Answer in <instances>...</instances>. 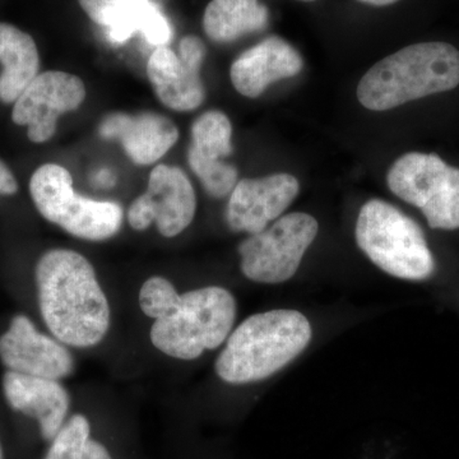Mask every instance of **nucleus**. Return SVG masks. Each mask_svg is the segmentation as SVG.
Segmentation results:
<instances>
[{"mask_svg": "<svg viewBox=\"0 0 459 459\" xmlns=\"http://www.w3.org/2000/svg\"><path fill=\"white\" fill-rule=\"evenodd\" d=\"M312 336L309 320L296 310L255 314L230 333L214 364L217 376L229 385L261 382L298 358Z\"/></svg>", "mask_w": 459, "mask_h": 459, "instance_id": "obj_2", "label": "nucleus"}, {"mask_svg": "<svg viewBox=\"0 0 459 459\" xmlns=\"http://www.w3.org/2000/svg\"><path fill=\"white\" fill-rule=\"evenodd\" d=\"M39 304L45 325L65 346H96L110 327V307L86 256L53 249L35 271Z\"/></svg>", "mask_w": 459, "mask_h": 459, "instance_id": "obj_1", "label": "nucleus"}, {"mask_svg": "<svg viewBox=\"0 0 459 459\" xmlns=\"http://www.w3.org/2000/svg\"><path fill=\"white\" fill-rule=\"evenodd\" d=\"M397 197L420 208L431 229H459V169L433 153L411 152L388 172Z\"/></svg>", "mask_w": 459, "mask_h": 459, "instance_id": "obj_7", "label": "nucleus"}, {"mask_svg": "<svg viewBox=\"0 0 459 459\" xmlns=\"http://www.w3.org/2000/svg\"><path fill=\"white\" fill-rule=\"evenodd\" d=\"M316 234L318 222L310 214H286L240 244L241 272L258 283L286 282L295 276Z\"/></svg>", "mask_w": 459, "mask_h": 459, "instance_id": "obj_8", "label": "nucleus"}, {"mask_svg": "<svg viewBox=\"0 0 459 459\" xmlns=\"http://www.w3.org/2000/svg\"><path fill=\"white\" fill-rule=\"evenodd\" d=\"M204 57V41L192 35L180 41L179 53L168 47L153 51L147 65L148 80L166 108L190 111L201 107L204 100L201 80Z\"/></svg>", "mask_w": 459, "mask_h": 459, "instance_id": "obj_11", "label": "nucleus"}, {"mask_svg": "<svg viewBox=\"0 0 459 459\" xmlns=\"http://www.w3.org/2000/svg\"><path fill=\"white\" fill-rule=\"evenodd\" d=\"M359 2L365 3V4L377 5V7H385V5L394 4L400 0H359Z\"/></svg>", "mask_w": 459, "mask_h": 459, "instance_id": "obj_26", "label": "nucleus"}, {"mask_svg": "<svg viewBox=\"0 0 459 459\" xmlns=\"http://www.w3.org/2000/svg\"><path fill=\"white\" fill-rule=\"evenodd\" d=\"M355 234L359 247L385 273L410 281L433 274L435 262L424 232L394 205L379 199L362 205Z\"/></svg>", "mask_w": 459, "mask_h": 459, "instance_id": "obj_5", "label": "nucleus"}, {"mask_svg": "<svg viewBox=\"0 0 459 459\" xmlns=\"http://www.w3.org/2000/svg\"><path fill=\"white\" fill-rule=\"evenodd\" d=\"M3 391L12 409L39 422L41 437L48 442L65 425L71 398L59 380L8 370L3 377Z\"/></svg>", "mask_w": 459, "mask_h": 459, "instance_id": "obj_16", "label": "nucleus"}, {"mask_svg": "<svg viewBox=\"0 0 459 459\" xmlns=\"http://www.w3.org/2000/svg\"><path fill=\"white\" fill-rule=\"evenodd\" d=\"M0 101L14 104L38 77L40 56L31 36L11 23L0 22Z\"/></svg>", "mask_w": 459, "mask_h": 459, "instance_id": "obj_18", "label": "nucleus"}, {"mask_svg": "<svg viewBox=\"0 0 459 459\" xmlns=\"http://www.w3.org/2000/svg\"><path fill=\"white\" fill-rule=\"evenodd\" d=\"M141 32L143 33L144 39L150 44L155 45L157 48L165 47L172 38L170 23L161 11L156 7V4H153V7L148 12L147 17L144 18Z\"/></svg>", "mask_w": 459, "mask_h": 459, "instance_id": "obj_23", "label": "nucleus"}, {"mask_svg": "<svg viewBox=\"0 0 459 459\" xmlns=\"http://www.w3.org/2000/svg\"><path fill=\"white\" fill-rule=\"evenodd\" d=\"M267 23V8L259 0H212L204 16V31L216 42H231L262 31Z\"/></svg>", "mask_w": 459, "mask_h": 459, "instance_id": "obj_19", "label": "nucleus"}, {"mask_svg": "<svg viewBox=\"0 0 459 459\" xmlns=\"http://www.w3.org/2000/svg\"><path fill=\"white\" fill-rule=\"evenodd\" d=\"M81 8L98 25L107 27L117 44L141 32L144 18L155 3L151 0H78Z\"/></svg>", "mask_w": 459, "mask_h": 459, "instance_id": "obj_20", "label": "nucleus"}, {"mask_svg": "<svg viewBox=\"0 0 459 459\" xmlns=\"http://www.w3.org/2000/svg\"><path fill=\"white\" fill-rule=\"evenodd\" d=\"M237 316V301L222 287L210 286L180 295L172 312L155 319L153 346L170 358L195 360L205 350L228 340Z\"/></svg>", "mask_w": 459, "mask_h": 459, "instance_id": "obj_4", "label": "nucleus"}, {"mask_svg": "<svg viewBox=\"0 0 459 459\" xmlns=\"http://www.w3.org/2000/svg\"><path fill=\"white\" fill-rule=\"evenodd\" d=\"M180 294L170 281L164 277H151L140 291V305L142 312L153 319L162 318L172 312Z\"/></svg>", "mask_w": 459, "mask_h": 459, "instance_id": "obj_22", "label": "nucleus"}, {"mask_svg": "<svg viewBox=\"0 0 459 459\" xmlns=\"http://www.w3.org/2000/svg\"><path fill=\"white\" fill-rule=\"evenodd\" d=\"M0 459H4V455H3L2 446H0Z\"/></svg>", "mask_w": 459, "mask_h": 459, "instance_id": "obj_27", "label": "nucleus"}, {"mask_svg": "<svg viewBox=\"0 0 459 459\" xmlns=\"http://www.w3.org/2000/svg\"><path fill=\"white\" fill-rule=\"evenodd\" d=\"M298 195L299 181L289 174L238 181L226 214L230 229L259 234L285 212Z\"/></svg>", "mask_w": 459, "mask_h": 459, "instance_id": "obj_14", "label": "nucleus"}, {"mask_svg": "<svg viewBox=\"0 0 459 459\" xmlns=\"http://www.w3.org/2000/svg\"><path fill=\"white\" fill-rule=\"evenodd\" d=\"M0 360L8 370L47 379L59 380L74 370L65 344L40 333L25 316H14L0 337Z\"/></svg>", "mask_w": 459, "mask_h": 459, "instance_id": "obj_12", "label": "nucleus"}, {"mask_svg": "<svg viewBox=\"0 0 459 459\" xmlns=\"http://www.w3.org/2000/svg\"><path fill=\"white\" fill-rule=\"evenodd\" d=\"M100 135L117 140L134 164L147 166L162 159L179 140V129L164 115L108 114L102 119Z\"/></svg>", "mask_w": 459, "mask_h": 459, "instance_id": "obj_15", "label": "nucleus"}, {"mask_svg": "<svg viewBox=\"0 0 459 459\" xmlns=\"http://www.w3.org/2000/svg\"><path fill=\"white\" fill-rule=\"evenodd\" d=\"M86 99V87L77 75L48 71L27 86L14 102L12 120L27 126V137L33 143H45L56 134L57 119L74 111Z\"/></svg>", "mask_w": 459, "mask_h": 459, "instance_id": "obj_10", "label": "nucleus"}, {"mask_svg": "<svg viewBox=\"0 0 459 459\" xmlns=\"http://www.w3.org/2000/svg\"><path fill=\"white\" fill-rule=\"evenodd\" d=\"M115 181H117V178H115L113 171L108 170V169H102V170L96 172L92 178V183L98 188H111L115 186Z\"/></svg>", "mask_w": 459, "mask_h": 459, "instance_id": "obj_25", "label": "nucleus"}, {"mask_svg": "<svg viewBox=\"0 0 459 459\" xmlns=\"http://www.w3.org/2000/svg\"><path fill=\"white\" fill-rule=\"evenodd\" d=\"M303 57L289 42L271 36L232 63L230 77L238 93L259 98L271 83L294 77L303 69Z\"/></svg>", "mask_w": 459, "mask_h": 459, "instance_id": "obj_17", "label": "nucleus"}, {"mask_svg": "<svg viewBox=\"0 0 459 459\" xmlns=\"http://www.w3.org/2000/svg\"><path fill=\"white\" fill-rule=\"evenodd\" d=\"M197 198L186 172L177 166L157 165L146 192L129 208L128 221L137 231L155 222L162 237L175 238L193 222Z\"/></svg>", "mask_w": 459, "mask_h": 459, "instance_id": "obj_9", "label": "nucleus"}, {"mask_svg": "<svg viewBox=\"0 0 459 459\" xmlns=\"http://www.w3.org/2000/svg\"><path fill=\"white\" fill-rule=\"evenodd\" d=\"M30 195L41 216L72 237L108 240L122 228L123 208L114 202L78 195L71 172L63 166H40L30 180Z\"/></svg>", "mask_w": 459, "mask_h": 459, "instance_id": "obj_6", "label": "nucleus"}, {"mask_svg": "<svg viewBox=\"0 0 459 459\" xmlns=\"http://www.w3.org/2000/svg\"><path fill=\"white\" fill-rule=\"evenodd\" d=\"M90 434L86 416H72L51 440L44 459H113L101 443L91 439Z\"/></svg>", "mask_w": 459, "mask_h": 459, "instance_id": "obj_21", "label": "nucleus"}, {"mask_svg": "<svg viewBox=\"0 0 459 459\" xmlns=\"http://www.w3.org/2000/svg\"><path fill=\"white\" fill-rule=\"evenodd\" d=\"M231 135V123L221 111L201 115L192 126L189 166L214 198L226 197L238 184L237 169L221 161L232 153Z\"/></svg>", "mask_w": 459, "mask_h": 459, "instance_id": "obj_13", "label": "nucleus"}, {"mask_svg": "<svg viewBox=\"0 0 459 459\" xmlns=\"http://www.w3.org/2000/svg\"><path fill=\"white\" fill-rule=\"evenodd\" d=\"M18 192V183L13 172L0 160V197H9Z\"/></svg>", "mask_w": 459, "mask_h": 459, "instance_id": "obj_24", "label": "nucleus"}, {"mask_svg": "<svg viewBox=\"0 0 459 459\" xmlns=\"http://www.w3.org/2000/svg\"><path fill=\"white\" fill-rule=\"evenodd\" d=\"M301 2H316V0H301Z\"/></svg>", "mask_w": 459, "mask_h": 459, "instance_id": "obj_28", "label": "nucleus"}, {"mask_svg": "<svg viewBox=\"0 0 459 459\" xmlns=\"http://www.w3.org/2000/svg\"><path fill=\"white\" fill-rule=\"evenodd\" d=\"M458 84L457 48L446 42H420L377 63L359 83L358 98L362 107L385 111Z\"/></svg>", "mask_w": 459, "mask_h": 459, "instance_id": "obj_3", "label": "nucleus"}]
</instances>
